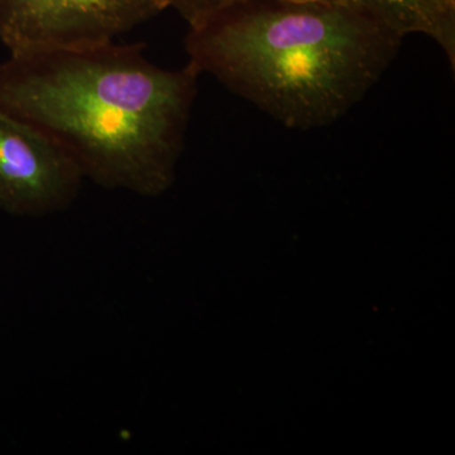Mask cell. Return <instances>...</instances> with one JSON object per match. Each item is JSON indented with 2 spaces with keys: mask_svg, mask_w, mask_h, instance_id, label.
Masks as SVG:
<instances>
[{
  "mask_svg": "<svg viewBox=\"0 0 455 455\" xmlns=\"http://www.w3.org/2000/svg\"><path fill=\"white\" fill-rule=\"evenodd\" d=\"M299 2H320V3H331V4L358 5L357 0H299Z\"/></svg>",
  "mask_w": 455,
  "mask_h": 455,
  "instance_id": "obj_7",
  "label": "cell"
},
{
  "mask_svg": "<svg viewBox=\"0 0 455 455\" xmlns=\"http://www.w3.org/2000/svg\"><path fill=\"white\" fill-rule=\"evenodd\" d=\"M84 179L73 156L49 133L0 109V211L16 217L64 212Z\"/></svg>",
  "mask_w": 455,
  "mask_h": 455,
  "instance_id": "obj_4",
  "label": "cell"
},
{
  "mask_svg": "<svg viewBox=\"0 0 455 455\" xmlns=\"http://www.w3.org/2000/svg\"><path fill=\"white\" fill-rule=\"evenodd\" d=\"M169 0H0L11 56L100 46L163 13Z\"/></svg>",
  "mask_w": 455,
  "mask_h": 455,
  "instance_id": "obj_3",
  "label": "cell"
},
{
  "mask_svg": "<svg viewBox=\"0 0 455 455\" xmlns=\"http://www.w3.org/2000/svg\"><path fill=\"white\" fill-rule=\"evenodd\" d=\"M403 38L366 9L233 0L187 38L188 62L293 130L339 121L379 82Z\"/></svg>",
  "mask_w": 455,
  "mask_h": 455,
  "instance_id": "obj_2",
  "label": "cell"
},
{
  "mask_svg": "<svg viewBox=\"0 0 455 455\" xmlns=\"http://www.w3.org/2000/svg\"><path fill=\"white\" fill-rule=\"evenodd\" d=\"M357 4L403 38L410 33L429 36L454 68L455 0H357Z\"/></svg>",
  "mask_w": 455,
  "mask_h": 455,
  "instance_id": "obj_5",
  "label": "cell"
},
{
  "mask_svg": "<svg viewBox=\"0 0 455 455\" xmlns=\"http://www.w3.org/2000/svg\"><path fill=\"white\" fill-rule=\"evenodd\" d=\"M232 2L233 0H169V8L176 9L191 28Z\"/></svg>",
  "mask_w": 455,
  "mask_h": 455,
  "instance_id": "obj_6",
  "label": "cell"
},
{
  "mask_svg": "<svg viewBox=\"0 0 455 455\" xmlns=\"http://www.w3.org/2000/svg\"><path fill=\"white\" fill-rule=\"evenodd\" d=\"M199 71L167 70L145 44L50 50L0 64V109L49 133L84 178L158 196L172 184Z\"/></svg>",
  "mask_w": 455,
  "mask_h": 455,
  "instance_id": "obj_1",
  "label": "cell"
}]
</instances>
